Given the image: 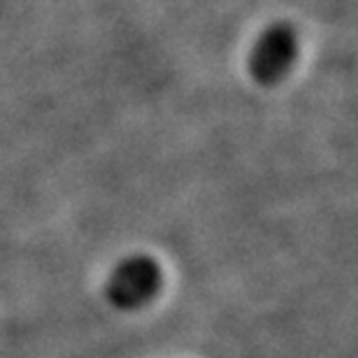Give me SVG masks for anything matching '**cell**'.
<instances>
[{
	"instance_id": "6da1fadb",
	"label": "cell",
	"mask_w": 358,
	"mask_h": 358,
	"mask_svg": "<svg viewBox=\"0 0 358 358\" xmlns=\"http://www.w3.org/2000/svg\"><path fill=\"white\" fill-rule=\"evenodd\" d=\"M161 272L159 266L147 256H135L119 263L107 282V298L114 307L133 310L145 305L159 291Z\"/></svg>"
},
{
	"instance_id": "7a4b0ae2",
	"label": "cell",
	"mask_w": 358,
	"mask_h": 358,
	"mask_svg": "<svg viewBox=\"0 0 358 358\" xmlns=\"http://www.w3.org/2000/svg\"><path fill=\"white\" fill-rule=\"evenodd\" d=\"M296 59V35L286 26H277L261 38L252 56V73L261 84H275L289 73Z\"/></svg>"
}]
</instances>
